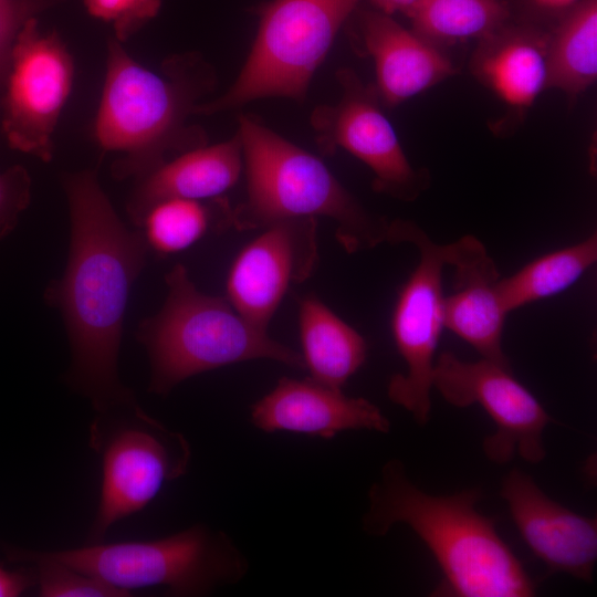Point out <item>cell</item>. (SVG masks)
<instances>
[{"label":"cell","mask_w":597,"mask_h":597,"mask_svg":"<svg viewBox=\"0 0 597 597\" xmlns=\"http://www.w3.org/2000/svg\"><path fill=\"white\" fill-rule=\"evenodd\" d=\"M165 281L163 307L136 332L149 358L150 392L166 396L189 377L253 359L305 369L301 353L249 322L227 297L200 292L184 265H175Z\"/></svg>","instance_id":"obj_5"},{"label":"cell","mask_w":597,"mask_h":597,"mask_svg":"<svg viewBox=\"0 0 597 597\" xmlns=\"http://www.w3.org/2000/svg\"><path fill=\"white\" fill-rule=\"evenodd\" d=\"M71 243L63 276L45 300L61 311L71 346L67 383L95 411L135 399L118 376L123 320L149 249L143 229H128L97 180V168L63 175Z\"/></svg>","instance_id":"obj_1"},{"label":"cell","mask_w":597,"mask_h":597,"mask_svg":"<svg viewBox=\"0 0 597 597\" xmlns=\"http://www.w3.org/2000/svg\"><path fill=\"white\" fill-rule=\"evenodd\" d=\"M431 385L454 407L478 404L486 411L496 427L483 442L489 460L503 464L516 452L530 463L544 460L543 431L551 417L511 366L482 357L465 362L443 352L434 360Z\"/></svg>","instance_id":"obj_11"},{"label":"cell","mask_w":597,"mask_h":597,"mask_svg":"<svg viewBox=\"0 0 597 597\" xmlns=\"http://www.w3.org/2000/svg\"><path fill=\"white\" fill-rule=\"evenodd\" d=\"M55 2L56 0H0V104L18 32L28 19Z\"/></svg>","instance_id":"obj_27"},{"label":"cell","mask_w":597,"mask_h":597,"mask_svg":"<svg viewBox=\"0 0 597 597\" xmlns=\"http://www.w3.org/2000/svg\"><path fill=\"white\" fill-rule=\"evenodd\" d=\"M359 0H271L256 11L259 29L230 88L199 103L193 115H212L263 97L305 98L311 78Z\"/></svg>","instance_id":"obj_7"},{"label":"cell","mask_w":597,"mask_h":597,"mask_svg":"<svg viewBox=\"0 0 597 597\" xmlns=\"http://www.w3.org/2000/svg\"><path fill=\"white\" fill-rule=\"evenodd\" d=\"M298 328L308 377L343 389L366 360L364 337L312 294L298 302Z\"/></svg>","instance_id":"obj_20"},{"label":"cell","mask_w":597,"mask_h":597,"mask_svg":"<svg viewBox=\"0 0 597 597\" xmlns=\"http://www.w3.org/2000/svg\"><path fill=\"white\" fill-rule=\"evenodd\" d=\"M88 13L113 25L123 42L155 18L161 0H84Z\"/></svg>","instance_id":"obj_26"},{"label":"cell","mask_w":597,"mask_h":597,"mask_svg":"<svg viewBox=\"0 0 597 597\" xmlns=\"http://www.w3.org/2000/svg\"><path fill=\"white\" fill-rule=\"evenodd\" d=\"M478 489L432 495L417 485L405 464L388 460L368 490L362 527L386 535L396 524L408 525L427 545L442 574L441 595L458 597H527L535 585L492 519L475 510Z\"/></svg>","instance_id":"obj_2"},{"label":"cell","mask_w":597,"mask_h":597,"mask_svg":"<svg viewBox=\"0 0 597 597\" xmlns=\"http://www.w3.org/2000/svg\"><path fill=\"white\" fill-rule=\"evenodd\" d=\"M231 206L214 198L205 205L200 200L171 198L155 205L145 216L142 228L148 247L167 255L182 251L213 227L230 228Z\"/></svg>","instance_id":"obj_24"},{"label":"cell","mask_w":597,"mask_h":597,"mask_svg":"<svg viewBox=\"0 0 597 597\" xmlns=\"http://www.w3.org/2000/svg\"><path fill=\"white\" fill-rule=\"evenodd\" d=\"M73 77V59L59 33H44L35 17L28 19L18 32L1 98L2 130L11 148L52 160L53 133Z\"/></svg>","instance_id":"obj_10"},{"label":"cell","mask_w":597,"mask_h":597,"mask_svg":"<svg viewBox=\"0 0 597 597\" xmlns=\"http://www.w3.org/2000/svg\"><path fill=\"white\" fill-rule=\"evenodd\" d=\"M10 558L35 566V583L41 597H127L105 582L60 563L38 551H12Z\"/></svg>","instance_id":"obj_25"},{"label":"cell","mask_w":597,"mask_h":597,"mask_svg":"<svg viewBox=\"0 0 597 597\" xmlns=\"http://www.w3.org/2000/svg\"><path fill=\"white\" fill-rule=\"evenodd\" d=\"M43 552L129 596L146 587H161L172 596H206L238 584L250 568L228 533L200 523L156 540L96 542Z\"/></svg>","instance_id":"obj_6"},{"label":"cell","mask_w":597,"mask_h":597,"mask_svg":"<svg viewBox=\"0 0 597 597\" xmlns=\"http://www.w3.org/2000/svg\"><path fill=\"white\" fill-rule=\"evenodd\" d=\"M547 85L569 100L597 77V0H580L562 17L547 36Z\"/></svg>","instance_id":"obj_21"},{"label":"cell","mask_w":597,"mask_h":597,"mask_svg":"<svg viewBox=\"0 0 597 597\" xmlns=\"http://www.w3.org/2000/svg\"><path fill=\"white\" fill-rule=\"evenodd\" d=\"M547 36L534 23L511 20L480 40L472 71L505 104L527 108L546 90Z\"/></svg>","instance_id":"obj_19"},{"label":"cell","mask_w":597,"mask_h":597,"mask_svg":"<svg viewBox=\"0 0 597 597\" xmlns=\"http://www.w3.org/2000/svg\"><path fill=\"white\" fill-rule=\"evenodd\" d=\"M342 88L334 105L317 106L311 116L316 144L324 155L338 147L370 168L373 188L401 201H415L430 185L426 169L408 160L398 136L379 107L375 87L366 86L350 69L336 73Z\"/></svg>","instance_id":"obj_12"},{"label":"cell","mask_w":597,"mask_h":597,"mask_svg":"<svg viewBox=\"0 0 597 597\" xmlns=\"http://www.w3.org/2000/svg\"><path fill=\"white\" fill-rule=\"evenodd\" d=\"M446 263L453 268V292L444 296L443 323L482 358L510 365L502 346L507 311L501 274L484 244L468 234L444 244Z\"/></svg>","instance_id":"obj_16"},{"label":"cell","mask_w":597,"mask_h":597,"mask_svg":"<svg viewBox=\"0 0 597 597\" xmlns=\"http://www.w3.org/2000/svg\"><path fill=\"white\" fill-rule=\"evenodd\" d=\"M90 446L100 455V501L88 543L102 542L121 520L145 509L165 483L186 474L191 447L186 437L146 413L136 398L96 411Z\"/></svg>","instance_id":"obj_8"},{"label":"cell","mask_w":597,"mask_h":597,"mask_svg":"<svg viewBox=\"0 0 597 597\" xmlns=\"http://www.w3.org/2000/svg\"><path fill=\"white\" fill-rule=\"evenodd\" d=\"M379 11L391 14L394 12H401L409 15L419 0H371Z\"/></svg>","instance_id":"obj_31"},{"label":"cell","mask_w":597,"mask_h":597,"mask_svg":"<svg viewBox=\"0 0 597 597\" xmlns=\"http://www.w3.org/2000/svg\"><path fill=\"white\" fill-rule=\"evenodd\" d=\"M247 192L231 207L230 228L262 229L275 221L326 217L348 253L387 242L389 220L367 210L313 154L266 127L254 115L239 116Z\"/></svg>","instance_id":"obj_4"},{"label":"cell","mask_w":597,"mask_h":597,"mask_svg":"<svg viewBox=\"0 0 597 597\" xmlns=\"http://www.w3.org/2000/svg\"><path fill=\"white\" fill-rule=\"evenodd\" d=\"M250 419L265 433L289 431L322 439H333L346 430H390V421L375 404L349 397L343 389L311 377H281L273 389L251 406Z\"/></svg>","instance_id":"obj_15"},{"label":"cell","mask_w":597,"mask_h":597,"mask_svg":"<svg viewBox=\"0 0 597 597\" xmlns=\"http://www.w3.org/2000/svg\"><path fill=\"white\" fill-rule=\"evenodd\" d=\"M510 0H419L409 13L412 30L441 46L482 40L512 20Z\"/></svg>","instance_id":"obj_23"},{"label":"cell","mask_w":597,"mask_h":597,"mask_svg":"<svg viewBox=\"0 0 597 597\" xmlns=\"http://www.w3.org/2000/svg\"><path fill=\"white\" fill-rule=\"evenodd\" d=\"M35 584V576L0 566V597H17Z\"/></svg>","instance_id":"obj_30"},{"label":"cell","mask_w":597,"mask_h":597,"mask_svg":"<svg viewBox=\"0 0 597 597\" xmlns=\"http://www.w3.org/2000/svg\"><path fill=\"white\" fill-rule=\"evenodd\" d=\"M597 261V234L546 253L514 274L501 277L500 292L507 313L554 296L574 283Z\"/></svg>","instance_id":"obj_22"},{"label":"cell","mask_w":597,"mask_h":597,"mask_svg":"<svg viewBox=\"0 0 597 597\" xmlns=\"http://www.w3.org/2000/svg\"><path fill=\"white\" fill-rule=\"evenodd\" d=\"M216 83L213 67L198 52L167 57L155 73L109 38L94 136L102 150L122 154L112 176L139 180L170 155L207 145L206 132L188 118Z\"/></svg>","instance_id":"obj_3"},{"label":"cell","mask_w":597,"mask_h":597,"mask_svg":"<svg viewBox=\"0 0 597 597\" xmlns=\"http://www.w3.org/2000/svg\"><path fill=\"white\" fill-rule=\"evenodd\" d=\"M242 164L238 134L227 142L179 154L137 180L126 203L127 214L136 228H142L147 212L160 201L214 199L235 185Z\"/></svg>","instance_id":"obj_18"},{"label":"cell","mask_w":597,"mask_h":597,"mask_svg":"<svg viewBox=\"0 0 597 597\" xmlns=\"http://www.w3.org/2000/svg\"><path fill=\"white\" fill-rule=\"evenodd\" d=\"M501 495L537 558L553 572L591 583L597 559L596 519L553 501L532 476L517 468L503 479Z\"/></svg>","instance_id":"obj_14"},{"label":"cell","mask_w":597,"mask_h":597,"mask_svg":"<svg viewBox=\"0 0 597 597\" xmlns=\"http://www.w3.org/2000/svg\"><path fill=\"white\" fill-rule=\"evenodd\" d=\"M522 7L530 23L551 21L553 25L580 0H515Z\"/></svg>","instance_id":"obj_29"},{"label":"cell","mask_w":597,"mask_h":597,"mask_svg":"<svg viewBox=\"0 0 597 597\" xmlns=\"http://www.w3.org/2000/svg\"><path fill=\"white\" fill-rule=\"evenodd\" d=\"M387 242L409 243L419 261L399 291L391 317L392 337L406 373L391 376L388 398L425 426L430 417L431 375L443 323L442 271L447 266L444 244L433 241L411 220L389 222Z\"/></svg>","instance_id":"obj_9"},{"label":"cell","mask_w":597,"mask_h":597,"mask_svg":"<svg viewBox=\"0 0 597 597\" xmlns=\"http://www.w3.org/2000/svg\"><path fill=\"white\" fill-rule=\"evenodd\" d=\"M30 200L31 178L24 167L15 165L0 172V240L15 228Z\"/></svg>","instance_id":"obj_28"},{"label":"cell","mask_w":597,"mask_h":597,"mask_svg":"<svg viewBox=\"0 0 597 597\" xmlns=\"http://www.w3.org/2000/svg\"><path fill=\"white\" fill-rule=\"evenodd\" d=\"M362 50L373 57L379 101L395 107L455 73L441 48L407 30L390 14L363 11L358 18Z\"/></svg>","instance_id":"obj_17"},{"label":"cell","mask_w":597,"mask_h":597,"mask_svg":"<svg viewBox=\"0 0 597 597\" xmlns=\"http://www.w3.org/2000/svg\"><path fill=\"white\" fill-rule=\"evenodd\" d=\"M317 262L316 218L275 221L235 256L226 297L244 318L268 329L290 285L307 280Z\"/></svg>","instance_id":"obj_13"}]
</instances>
